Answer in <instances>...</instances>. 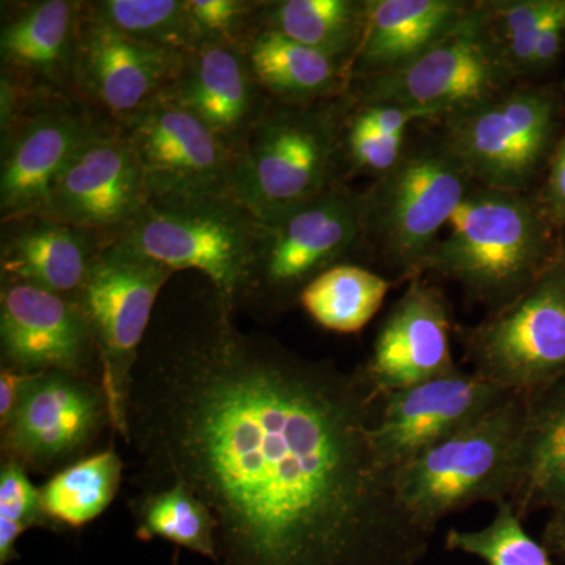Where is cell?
Masks as SVG:
<instances>
[{
    "mask_svg": "<svg viewBox=\"0 0 565 565\" xmlns=\"http://www.w3.org/2000/svg\"><path fill=\"white\" fill-rule=\"evenodd\" d=\"M212 289L156 321L126 403L145 490L182 486L214 516L215 565H418L433 531L408 514L374 438L382 394L241 332Z\"/></svg>",
    "mask_w": 565,
    "mask_h": 565,
    "instance_id": "6da1fadb",
    "label": "cell"
},
{
    "mask_svg": "<svg viewBox=\"0 0 565 565\" xmlns=\"http://www.w3.org/2000/svg\"><path fill=\"white\" fill-rule=\"evenodd\" d=\"M446 230L419 277L456 281L490 311L512 302L561 258L563 230L526 192L475 185Z\"/></svg>",
    "mask_w": 565,
    "mask_h": 565,
    "instance_id": "7a4b0ae2",
    "label": "cell"
},
{
    "mask_svg": "<svg viewBox=\"0 0 565 565\" xmlns=\"http://www.w3.org/2000/svg\"><path fill=\"white\" fill-rule=\"evenodd\" d=\"M264 232L233 192L150 193L117 239L173 273L199 270L234 311L250 300Z\"/></svg>",
    "mask_w": 565,
    "mask_h": 565,
    "instance_id": "3957f363",
    "label": "cell"
},
{
    "mask_svg": "<svg viewBox=\"0 0 565 565\" xmlns=\"http://www.w3.org/2000/svg\"><path fill=\"white\" fill-rule=\"evenodd\" d=\"M343 107L269 99L234 152L233 195L270 223L338 184Z\"/></svg>",
    "mask_w": 565,
    "mask_h": 565,
    "instance_id": "277c9868",
    "label": "cell"
},
{
    "mask_svg": "<svg viewBox=\"0 0 565 565\" xmlns=\"http://www.w3.org/2000/svg\"><path fill=\"white\" fill-rule=\"evenodd\" d=\"M525 394L511 393L481 418L396 471L397 493L426 530L478 503L511 501L520 476Z\"/></svg>",
    "mask_w": 565,
    "mask_h": 565,
    "instance_id": "5b68a950",
    "label": "cell"
},
{
    "mask_svg": "<svg viewBox=\"0 0 565 565\" xmlns=\"http://www.w3.org/2000/svg\"><path fill=\"white\" fill-rule=\"evenodd\" d=\"M475 185L440 137L407 147L392 172L363 193L364 245L401 280L422 278L424 259Z\"/></svg>",
    "mask_w": 565,
    "mask_h": 565,
    "instance_id": "8992f818",
    "label": "cell"
},
{
    "mask_svg": "<svg viewBox=\"0 0 565 565\" xmlns=\"http://www.w3.org/2000/svg\"><path fill=\"white\" fill-rule=\"evenodd\" d=\"M514 71L490 28L484 2L403 68L349 82L353 103H392L445 120L511 90Z\"/></svg>",
    "mask_w": 565,
    "mask_h": 565,
    "instance_id": "52a82bcc",
    "label": "cell"
},
{
    "mask_svg": "<svg viewBox=\"0 0 565 565\" xmlns=\"http://www.w3.org/2000/svg\"><path fill=\"white\" fill-rule=\"evenodd\" d=\"M173 270L122 241H107L74 296L98 351L111 429L125 438L126 403L152 311Z\"/></svg>",
    "mask_w": 565,
    "mask_h": 565,
    "instance_id": "ba28073f",
    "label": "cell"
},
{
    "mask_svg": "<svg viewBox=\"0 0 565 565\" xmlns=\"http://www.w3.org/2000/svg\"><path fill=\"white\" fill-rule=\"evenodd\" d=\"M557 111L552 88H511L445 118L438 137L476 185L526 192L555 150Z\"/></svg>",
    "mask_w": 565,
    "mask_h": 565,
    "instance_id": "9c48e42d",
    "label": "cell"
},
{
    "mask_svg": "<svg viewBox=\"0 0 565 565\" xmlns=\"http://www.w3.org/2000/svg\"><path fill=\"white\" fill-rule=\"evenodd\" d=\"M465 355L489 384L526 393L565 377V263L478 326L460 332Z\"/></svg>",
    "mask_w": 565,
    "mask_h": 565,
    "instance_id": "30bf717a",
    "label": "cell"
},
{
    "mask_svg": "<svg viewBox=\"0 0 565 565\" xmlns=\"http://www.w3.org/2000/svg\"><path fill=\"white\" fill-rule=\"evenodd\" d=\"M364 245L363 193L334 184L266 223L250 302L286 310L316 277Z\"/></svg>",
    "mask_w": 565,
    "mask_h": 565,
    "instance_id": "8fae6325",
    "label": "cell"
},
{
    "mask_svg": "<svg viewBox=\"0 0 565 565\" xmlns=\"http://www.w3.org/2000/svg\"><path fill=\"white\" fill-rule=\"evenodd\" d=\"M107 426L109 404L99 375L35 374L2 429L3 460L35 473H58L84 459Z\"/></svg>",
    "mask_w": 565,
    "mask_h": 565,
    "instance_id": "7c38bea8",
    "label": "cell"
},
{
    "mask_svg": "<svg viewBox=\"0 0 565 565\" xmlns=\"http://www.w3.org/2000/svg\"><path fill=\"white\" fill-rule=\"evenodd\" d=\"M99 120L76 96L24 93L2 131V223L46 215L55 178Z\"/></svg>",
    "mask_w": 565,
    "mask_h": 565,
    "instance_id": "4fadbf2b",
    "label": "cell"
},
{
    "mask_svg": "<svg viewBox=\"0 0 565 565\" xmlns=\"http://www.w3.org/2000/svg\"><path fill=\"white\" fill-rule=\"evenodd\" d=\"M150 189L111 121H98L55 178L44 217L114 239L131 225Z\"/></svg>",
    "mask_w": 565,
    "mask_h": 565,
    "instance_id": "5bb4252c",
    "label": "cell"
},
{
    "mask_svg": "<svg viewBox=\"0 0 565 565\" xmlns=\"http://www.w3.org/2000/svg\"><path fill=\"white\" fill-rule=\"evenodd\" d=\"M114 125L136 154L150 193L232 192L234 151L167 96Z\"/></svg>",
    "mask_w": 565,
    "mask_h": 565,
    "instance_id": "9a60e30c",
    "label": "cell"
},
{
    "mask_svg": "<svg viewBox=\"0 0 565 565\" xmlns=\"http://www.w3.org/2000/svg\"><path fill=\"white\" fill-rule=\"evenodd\" d=\"M0 343L2 367L18 373L99 375L92 373L99 356L79 303L40 286L2 280Z\"/></svg>",
    "mask_w": 565,
    "mask_h": 565,
    "instance_id": "2e32d148",
    "label": "cell"
},
{
    "mask_svg": "<svg viewBox=\"0 0 565 565\" xmlns=\"http://www.w3.org/2000/svg\"><path fill=\"white\" fill-rule=\"evenodd\" d=\"M511 392L457 367L423 384L386 393L379 404L374 438L393 470L481 418Z\"/></svg>",
    "mask_w": 565,
    "mask_h": 565,
    "instance_id": "e0dca14e",
    "label": "cell"
},
{
    "mask_svg": "<svg viewBox=\"0 0 565 565\" xmlns=\"http://www.w3.org/2000/svg\"><path fill=\"white\" fill-rule=\"evenodd\" d=\"M185 54L139 43L85 13L74 61L73 93L85 106L125 120L167 90Z\"/></svg>",
    "mask_w": 565,
    "mask_h": 565,
    "instance_id": "ac0fdd59",
    "label": "cell"
},
{
    "mask_svg": "<svg viewBox=\"0 0 565 565\" xmlns=\"http://www.w3.org/2000/svg\"><path fill=\"white\" fill-rule=\"evenodd\" d=\"M451 337L445 292L414 278L379 327L364 373L382 396L452 373Z\"/></svg>",
    "mask_w": 565,
    "mask_h": 565,
    "instance_id": "d6986e66",
    "label": "cell"
},
{
    "mask_svg": "<svg viewBox=\"0 0 565 565\" xmlns=\"http://www.w3.org/2000/svg\"><path fill=\"white\" fill-rule=\"evenodd\" d=\"M162 95L195 115L234 152L269 103L243 46L225 43H202L188 52Z\"/></svg>",
    "mask_w": 565,
    "mask_h": 565,
    "instance_id": "ffe728a7",
    "label": "cell"
},
{
    "mask_svg": "<svg viewBox=\"0 0 565 565\" xmlns=\"http://www.w3.org/2000/svg\"><path fill=\"white\" fill-rule=\"evenodd\" d=\"M82 2L40 0L21 3L0 29L2 76L22 92L74 96Z\"/></svg>",
    "mask_w": 565,
    "mask_h": 565,
    "instance_id": "44dd1931",
    "label": "cell"
},
{
    "mask_svg": "<svg viewBox=\"0 0 565 565\" xmlns=\"http://www.w3.org/2000/svg\"><path fill=\"white\" fill-rule=\"evenodd\" d=\"M109 237L44 215L2 223V280L29 282L74 297Z\"/></svg>",
    "mask_w": 565,
    "mask_h": 565,
    "instance_id": "7402d4cb",
    "label": "cell"
},
{
    "mask_svg": "<svg viewBox=\"0 0 565 565\" xmlns=\"http://www.w3.org/2000/svg\"><path fill=\"white\" fill-rule=\"evenodd\" d=\"M473 6L463 0H366L362 41L349 79L403 68L448 35Z\"/></svg>",
    "mask_w": 565,
    "mask_h": 565,
    "instance_id": "603a6c76",
    "label": "cell"
},
{
    "mask_svg": "<svg viewBox=\"0 0 565 565\" xmlns=\"http://www.w3.org/2000/svg\"><path fill=\"white\" fill-rule=\"evenodd\" d=\"M523 394L519 486L509 501L522 520L565 508V377Z\"/></svg>",
    "mask_w": 565,
    "mask_h": 565,
    "instance_id": "cb8c5ba5",
    "label": "cell"
},
{
    "mask_svg": "<svg viewBox=\"0 0 565 565\" xmlns=\"http://www.w3.org/2000/svg\"><path fill=\"white\" fill-rule=\"evenodd\" d=\"M243 50L253 76L273 102H332L351 82L344 63L266 29L253 28Z\"/></svg>",
    "mask_w": 565,
    "mask_h": 565,
    "instance_id": "d4e9b609",
    "label": "cell"
},
{
    "mask_svg": "<svg viewBox=\"0 0 565 565\" xmlns=\"http://www.w3.org/2000/svg\"><path fill=\"white\" fill-rule=\"evenodd\" d=\"M366 0L259 2L253 28L280 33L351 66L364 29Z\"/></svg>",
    "mask_w": 565,
    "mask_h": 565,
    "instance_id": "484cf974",
    "label": "cell"
},
{
    "mask_svg": "<svg viewBox=\"0 0 565 565\" xmlns=\"http://www.w3.org/2000/svg\"><path fill=\"white\" fill-rule=\"evenodd\" d=\"M392 281L382 275L343 263L316 277L300 292L305 313L329 332H362L385 302Z\"/></svg>",
    "mask_w": 565,
    "mask_h": 565,
    "instance_id": "4316f807",
    "label": "cell"
},
{
    "mask_svg": "<svg viewBox=\"0 0 565 565\" xmlns=\"http://www.w3.org/2000/svg\"><path fill=\"white\" fill-rule=\"evenodd\" d=\"M121 476L122 460L114 446L84 457L40 487L44 512L58 530H79L109 508L120 490Z\"/></svg>",
    "mask_w": 565,
    "mask_h": 565,
    "instance_id": "83f0119b",
    "label": "cell"
},
{
    "mask_svg": "<svg viewBox=\"0 0 565 565\" xmlns=\"http://www.w3.org/2000/svg\"><path fill=\"white\" fill-rule=\"evenodd\" d=\"M131 514L140 541L163 539L215 564V525L210 509L182 486L145 490L134 498Z\"/></svg>",
    "mask_w": 565,
    "mask_h": 565,
    "instance_id": "f1b7e54d",
    "label": "cell"
},
{
    "mask_svg": "<svg viewBox=\"0 0 565 565\" xmlns=\"http://www.w3.org/2000/svg\"><path fill=\"white\" fill-rule=\"evenodd\" d=\"M84 11L148 46L188 54L200 46L185 0H96Z\"/></svg>",
    "mask_w": 565,
    "mask_h": 565,
    "instance_id": "f546056e",
    "label": "cell"
},
{
    "mask_svg": "<svg viewBox=\"0 0 565 565\" xmlns=\"http://www.w3.org/2000/svg\"><path fill=\"white\" fill-rule=\"evenodd\" d=\"M445 545L449 552L479 557L487 565H556L548 550L526 533L509 501L497 505L492 522L481 530H449Z\"/></svg>",
    "mask_w": 565,
    "mask_h": 565,
    "instance_id": "4dcf8cb0",
    "label": "cell"
},
{
    "mask_svg": "<svg viewBox=\"0 0 565 565\" xmlns=\"http://www.w3.org/2000/svg\"><path fill=\"white\" fill-rule=\"evenodd\" d=\"M32 527L58 531L41 503L40 489L22 465L3 460L0 470V565L20 559L17 542Z\"/></svg>",
    "mask_w": 565,
    "mask_h": 565,
    "instance_id": "1f68e13d",
    "label": "cell"
},
{
    "mask_svg": "<svg viewBox=\"0 0 565 565\" xmlns=\"http://www.w3.org/2000/svg\"><path fill=\"white\" fill-rule=\"evenodd\" d=\"M556 0L484 2L490 28L515 77L530 73L535 44Z\"/></svg>",
    "mask_w": 565,
    "mask_h": 565,
    "instance_id": "d6a6232c",
    "label": "cell"
},
{
    "mask_svg": "<svg viewBox=\"0 0 565 565\" xmlns=\"http://www.w3.org/2000/svg\"><path fill=\"white\" fill-rule=\"evenodd\" d=\"M407 136L384 137L364 125L351 111L341 122V158L353 173L370 174L375 180L392 172L407 150Z\"/></svg>",
    "mask_w": 565,
    "mask_h": 565,
    "instance_id": "836d02e7",
    "label": "cell"
},
{
    "mask_svg": "<svg viewBox=\"0 0 565 565\" xmlns=\"http://www.w3.org/2000/svg\"><path fill=\"white\" fill-rule=\"evenodd\" d=\"M259 2L247 0H185L189 18L202 43L239 44L253 29Z\"/></svg>",
    "mask_w": 565,
    "mask_h": 565,
    "instance_id": "e575fe53",
    "label": "cell"
},
{
    "mask_svg": "<svg viewBox=\"0 0 565 565\" xmlns=\"http://www.w3.org/2000/svg\"><path fill=\"white\" fill-rule=\"evenodd\" d=\"M539 199L553 222L563 230L565 226V134L557 140L550 158L548 177Z\"/></svg>",
    "mask_w": 565,
    "mask_h": 565,
    "instance_id": "d590c367",
    "label": "cell"
},
{
    "mask_svg": "<svg viewBox=\"0 0 565 565\" xmlns=\"http://www.w3.org/2000/svg\"><path fill=\"white\" fill-rule=\"evenodd\" d=\"M565 36V0H556L535 44L531 71L548 68L559 55Z\"/></svg>",
    "mask_w": 565,
    "mask_h": 565,
    "instance_id": "8d00e7d4",
    "label": "cell"
},
{
    "mask_svg": "<svg viewBox=\"0 0 565 565\" xmlns=\"http://www.w3.org/2000/svg\"><path fill=\"white\" fill-rule=\"evenodd\" d=\"M35 374H22L2 367L0 371V427L6 429L20 407L22 396Z\"/></svg>",
    "mask_w": 565,
    "mask_h": 565,
    "instance_id": "74e56055",
    "label": "cell"
},
{
    "mask_svg": "<svg viewBox=\"0 0 565 565\" xmlns=\"http://www.w3.org/2000/svg\"><path fill=\"white\" fill-rule=\"evenodd\" d=\"M542 545L548 550L550 555L565 563V508L552 512L542 534Z\"/></svg>",
    "mask_w": 565,
    "mask_h": 565,
    "instance_id": "f35d334b",
    "label": "cell"
},
{
    "mask_svg": "<svg viewBox=\"0 0 565 565\" xmlns=\"http://www.w3.org/2000/svg\"><path fill=\"white\" fill-rule=\"evenodd\" d=\"M561 258L565 263V226L563 228V234H561Z\"/></svg>",
    "mask_w": 565,
    "mask_h": 565,
    "instance_id": "ab89813d",
    "label": "cell"
},
{
    "mask_svg": "<svg viewBox=\"0 0 565 565\" xmlns=\"http://www.w3.org/2000/svg\"><path fill=\"white\" fill-rule=\"evenodd\" d=\"M170 565H181L180 563V550H177L173 555L172 564Z\"/></svg>",
    "mask_w": 565,
    "mask_h": 565,
    "instance_id": "60d3db41",
    "label": "cell"
}]
</instances>
